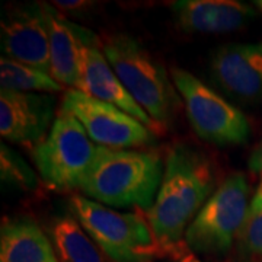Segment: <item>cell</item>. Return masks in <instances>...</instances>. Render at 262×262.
Returning a JSON list of instances; mask_svg holds the SVG:
<instances>
[{
  "label": "cell",
  "instance_id": "obj_14",
  "mask_svg": "<svg viewBox=\"0 0 262 262\" xmlns=\"http://www.w3.org/2000/svg\"><path fill=\"white\" fill-rule=\"evenodd\" d=\"M172 12L179 28L194 34L233 32L256 16L252 6L234 0H181Z\"/></svg>",
  "mask_w": 262,
  "mask_h": 262
},
{
  "label": "cell",
  "instance_id": "obj_12",
  "mask_svg": "<svg viewBox=\"0 0 262 262\" xmlns=\"http://www.w3.org/2000/svg\"><path fill=\"white\" fill-rule=\"evenodd\" d=\"M50 34V75L58 83L79 88L84 50L101 44L92 31L64 18L56 6L47 5Z\"/></svg>",
  "mask_w": 262,
  "mask_h": 262
},
{
  "label": "cell",
  "instance_id": "obj_15",
  "mask_svg": "<svg viewBox=\"0 0 262 262\" xmlns=\"http://www.w3.org/2000/svg\"><path fill=\"white\" fill-rule=\"evenodd\" d=\"M0 262H60L50 237L31 217L2 223Z\"/></svg>",
  "mask_w": 262,
  "mask_h": 262
},
{
  "label": "cell",
  "instance_id": "obj_5",
  "mask_svg": "<svg viewBox=\"0 0 262 262\" xmlns=\"http://www.w3.org/2000/svg\"><path fill=\"white\" fill-rule=\"evenodd\" d=\"M249 206V185L244 173L226 178L188 227V248L206 255L227 252L239 236Z\"/></svg>",
  "mask_w": 262,
  "mask_h": 262
},
{
  "label": "cell",
  "instance_id": "obj_20",
  "mask_svg": "<svg viewBox=\"0 0 262 262\" xmlns=\"http://www.w3.org/2000/svg\"><path fill=\"white\" fill-rule=\"evenodd\" d=\"M53 5L56 6L57 9L75 12V10L86 8V5H89V3L88 2H80V0H56V2H53Z\"/></svg>",
  "mask_w": 262,
  "mask_h": 262
},
{
  "label": "cell",
  "instance_id": "obj_6",
  "mask_svg": "<svg viewBox=\"0 0 262 262\" xmlns=\"http://www.w3.org/2000/svg\"><path fill=\"white\" fill-rule=\"evenodd\" d=\"M95 153L94 141L82 124L60 110L47 137L34 149V162L48 187L67 191L80 187Z\"/></svg>",
  "mask_w": 262,
  "mask_h": 262
},
{
  "label": "cell",
  "instance_id": "obj_4",
  "mask_svg": "<svg viewBox=\"0 0 262 262\" xmlns=\"http://www.w3.org/2000/svg\"><path fill=\"white\" fill-rule=\"evenodd\" d=\"M70 208L99 249L113 262H147L159 253L149 223L137 214H122L83 195L70 198Z\"/></svg>",
  "mask_w": 262,
  "mask_h": 262
},
{
  "label": "cell",
  "instance_id": "obj_7",
  "mask_svg": "<svg viewBox=\"0 0 262 262\" xmlns=\"http://www.w3.org/2000/svg\"><path fill=\"white\" fill-rule=\"evenodd\" d=\"M170 77L184 98L191 127L201 140L219 146L248 141L251 127L242 111L184 69H172Z\"/></svg>",
  "mask_w": 262,
  "mask_h": 262
},
{
  "label": "cell",
  "instance_id": "obj_13",
  "mask_svg": "<svg viewBox=\"0 0 262 262\" xmlns=\"http://www.w3.org/2000/svg\"><path fill=\"white\" fill-rule=\"evenodd\" d=\"M76 91H80L95 99L120 108L121 111L140 121L143 125H146L155 134L162 133L146 111L134 101V98L124 88L121 80L115 75L113 67L103 56L101 44L89 46L84 50L82 79Z\"/></svg>",
  "mask_w": 262,
  "mask_h": 262
},
{
  "label": "cell",
  "instance_id": "obj_17",
  "mask_svg": "<svg viewBox=\"0 0 262 262\" xmlns=\"http://www.w3.org/2000/svg\"><path fill=\"white\" fill-rule=\"evenodd\" d=\"M0 83L2 89L28 94L51 95L63 91V86L56 82L51 75L6 57L0 58Z\"/></svg>",
  "mask_w": 262,
  "mask_h": 262
},
{
  "label": "cell",
  "instance_id": "obj_24",
  "mask_svg": "<svg viewBox=\"0 0 262 262\" xmlns=\"http://www.w3.org/2000/svg\"><path fill=\"white\" fill-rule=\"evenodd\" d=\"M182 262H200V261H196V259H194V258H191V256H188L187 259H184Z\"/></svg>",
  "mask_w": 262,
  "mask_h": 262
},
{
  "label": "cell",
  "instance_id": "obj_18",
  "mask_svg": "<svg viewBox=\"0 0 262 262\" xmlns=\"http://www.w3.org/2000/svg\"><path fill=\"white\" fill-rule=\"evenodd\" d=\"M0 177L8 187L28 191L37 185V177L29 165L9 146L0 147Z\"/></svg>",
  "mask_w": 262,
  "mask_h": 262
},
{
  "label": "cell",
  "instance_id": "obj_23",
  "mask_svg": "<svg viewBox=\"0 0 262 262\" xmlns=\"http://www.w3.org/2000/svg\"><path fill=\"white\" fill-rule=\"evenodd\" d=\"M255 6L262 12V0H256V2H255Z\"/></svg>",
  "mask_w": 262,
  "mask_h": 262
},
{
  "label": "cell",
  "instance_id": "obj_19",
  "mask_svg": "<svg viewBox=\"0 0 262 262\" xmlns=\"http://www.w3.org/2000/svg\"><path fill=\"white\" fill-rule=\"evenodd\" d=\"M236 241L245 262H262V204L249 206L248 217Z\"/></svg>",
  "mask_w": 262,
  "mask_h": 262
},
{
  "label": "cell",
  "instance_id": "obj_22",
  "mask_svg": "<svg viewBox=\"0 0 262 262\" xmlns=\"http://www.w3.org/2000/svg\"><path fill=\"white\" fill-rule=\"evenodd\" d=\"M251 204H255V206L262 204V181L261 184H259V187H258V189H256V192H255V195H253Z\"/></svg>",
  "mask_w": 262,
  "mask_h": 262
},
{
  "label": "cell",
  "instance_id": "obj_2",
  "mask_svg": "<svg viewBox=\"0 0 262 262\" xmlns=\"http://www.w3.org/2000/svg\"><path fill=\"white\" fill-rule=\"evenodd\" d=\"M163 163L156 151L96 147L80 189L86 198L111 207L151 208L163 178Z\"/></svg>",
  "mask_w": 262,
  "mask_h": 262
},
{
  "label": "cell",
  "instance_id": "obj_3",
  "mask_svg": "<svg viewBox=\"0 0 262 262\" xmlns=\"http://www.w3.org/2000/svg\"><path fill=\"white\" fill-rule=\"evenodd\" d=\"M105 58L134 101L163 131L177 113L179 101L165 67L125 34L110 37L102 46Z\"/></svg>",
  "mask_w": 262,
  "mask_h": 262
},
{
  "label": "cell",
  "instance_id": "obj_10",
  "mask_svg": "<svg viewBox=\"0 0 262 262\" xmlns=\"http://www.w3.org/2000/svg\"><path fill=\"white\" fill-rule=\"evenodd\" d=\"M210 76L225 94L242 103L262 101V42L225 44L213 53Z\"/></svg>",
  "mask_w": 262,
  "mask_h": 262
},
{
  "label": "cell",
  "instance_id": "obj_11",
  "mask_svg": "<svg viewBox=\"0 0 262 262\" xmlns=\"http://www.w3.org/2000/svg\"><path fill=\"white\" fill-rule=\"evenodd\" d=\"M56 101L48 94L0 89V134L19 144H39L54 118Z\"/></svg>",
  "mask_w": 262,
  "mask_h": 262
},
{
  "label": "cell",
  "instance_id": "obj_1",
  "mask_svg": "<svg viewBox=\"0 0 262 262\" xmlns=\"http://www.w3.org/2000/svg\"><path fill=\"white\" fill-rule=\"evenodd\" d=\"M214 184V169L206 155L185 143L170 147L156 201L147 210L159 252L187 259L181 251L182 236L211 196Z\"/></svg>",
  "mask_w": 262,
  "mask_h": 262
},
{
  "label": "cell",
  "instance_id": "obj_9",
  "mask_svg": "<svg viewBox=\"0 0 262 262\" xmlns=\"http://www.w3.org/2000/svg\"><path fill=\"white\" fill-rule=\"evenodd\" d=\"M3 57L50 75L47 5L27 3L6 10L0 25Z\"/></svg>",
  "mask_w": 262,
  "mask_h": 262
},
{
  "label": "cell",
  "instance_id": "obj_21",
  "mask_svg": "<svg viewBox=\"0 0 262 262\" xmlns=\"http://www.w3.org/2000/svg\"><path fill=\"white\" fill-rule=\"evenodd\" d=\"M249 168L252 172H262V141L253 150L249 159Z\"/></svg>",
  "mask_w": 262,
  "mask_h": 262
},
{
  "label": "cell",
  "instance_id": "obj_16",
  "mask_svg": "<svg viewBox=\"0 0 262 262\" xmlns=\"http://www.w3.org/2000/svg\"><path fill=\"white\" fill-rule=\"evenodd\" d=\"M48 232L60 262H103L99 249L75 217H57Z\"/></svg>",
  "mask_w": 262,
  "mask_h": 262
},
{
  "label": "cell",
  "instance_id": "obj_8",
  "mask_svg": "<svg viewBox=\"0 0 262 262\" xmlns=\"http://www.w3.org/2000/svg\"><path fill=\"white\" fill-rule=\"evenodd\" d=\"M61 111L72 114L82 124L89 139L108 149L140 147L155 143V133L111 103L95 99L80 91H67Z\"/></svg>",
  "mask_w": 262,
  "mask_h": 262
}]
</instances>
